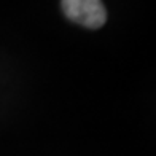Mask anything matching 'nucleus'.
<instances>
[{"instance_id": "nucleus-1", "label": "nucleus", "mask_w": 156, "mask_h": 156, "mask_svg": "<svg viewBox=\"0 0 156 156\" xmlns=\"http://www.w3.org/2000/svg\"><path fill=\"white\" fill-rule=\"evenodd\" d=\"M62 10L70 21L88 29H99L107 21L101 0H62Z\"/></svg>"}]
</instances>
